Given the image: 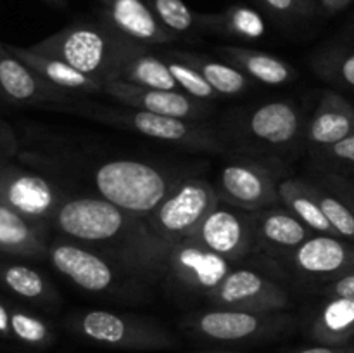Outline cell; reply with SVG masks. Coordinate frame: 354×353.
<instances>
[{"label": "cell", "instance_id": "cell-1", "mask_svg": "<svg viewBox=\"0 0 354 353\" xmlns=\"http://www.w3.org/2000/svg\"><path fill=\"white\" fill-rule=\"evenodd\" d=\"M52 227L133 277L152 280L168 272L173 246L152 230L147 218L128 213L100 196H66L52 218Z\"/></svg>", "mask_w": 354, "mask_h": 353}, {"label": "cell", "instance_id": "cell-2", "mask_svg": "<svg viewBox=\"0 0 354 353\" xmlns=\"http://www.w3.org/2000/svg\"><path fill=\"white\" fill-rule=\"evenodd\" d=\"M140 42L124 37L104 19L78 21L31 45V51L55 57L99 82L116 80L121 62Z\"/></svg>", "mask_w": 354, "mask_h": 353}, {"label": "cell", "instance_id": "cell-3", "mask_svg": "<svg viewBox=\"0 0 354 353\" xmlns=\"http://www.w3.org/2000/svg\"><path fill=\"white\" fill-rule=\"evenodd\" d=\"M180 182L159 166L137 159H111L93 172L99 196L138 217H149Z\"/></svg>", "mask_w": 354, "mask_h": 353}, {"label": "cell", "instance_id": "cell-4", "mask_svg": "<svg viewBox=\"0 0 354 353\" xmlns=\"http://www.w3.org/2000/svg\"><path fill=\"white\" fill-rule=\"evenodd\" d=\"M78 107L80 109H76V107L66 104V111L93 118V120L113 125V127L128 128L135 134L145 135V137L154 138V141L182 145L190 151L221 152L227 147L218 132L211 130L201 123H192L189 120L162 116V114L133 109V107H128V109H113V107L106 106Z\"/></svg>", "mask_w": 354, "mask_h": 353}, {"label": "cell", "instance_id": "cell-5", "mask_svg": "<svg viewBox=\"0 0 354 353\" xmlns=\"http://www.w3.org/2000/svg\"><path fill=\"white\" fill-rule=\"evenodd\" d=\"M73 331L88 341L118 350H165L176 345V338L151 318L116 314L109 310L80 311L71 318Z\"/></svg>", "mask_w": 354, "mask_h": 353}, {"label": "cell", "instance_id": "cell-6", "mask_svg": "<svg viewBox=\"0 0 354 353\" xmlns=\"http://www.w3.org/2000/svg\"><path fill=\"white\" fill-rule=\"evenodd\" d=\"M220 203L216 185L203 179H187L145 218L152 230L173 246L196 234L204 218Z\"/></svg>", "mask_w": 354, "mask_h": 353}, {"label": "cell", "instance_id": "cell-7", "mask_svg": "<svg viewBox=\"0 0 354 353\" xmlns=\"http://www.w3.org/2000/svg\"><path fill=\"white\" fill-rule=\"evenodd\" d=\"M64 197L61 187L47 176L21 168L12 159L0 161V204L28 220L50 228Z\"/></svg>", "mask_w": 354, "mask_h": 353}, {"label": "cell", "instance_id": "cell-8", "mask_svg": "<svg viewBox=\"0 0 354 353\" xmlns=\"http://www.w3.org/2000/svg\"><path fill=\"white\" fill-rule=\"evenodd\" d=\"M47 258L59 273L68 277L73 284L83 291L95 294H116L124 289L121 284V273L131 275L118 263L99 255L71 239H57L50 242ZM133 277V275H131Z\"/></svg>", "mask_w": 354, "mask_h": 353}, {"label": "cell", "instance_id": "cell-9", "mask_svg": "<svg viewBox=\"0 0 354 353\" xmlns=\"http://www.w3.org/2000/svg\"><path fill=\"white\" fill-rule=\"evenodd\" d=\"M183 325L196 334L213 341H249V339L268 338L277 332L286 331L292 325V317L280 311L232 310V308H214L190 314Z\"/></svg>", "mask_w": 354, "mask_h": 353}, {"label": "cell", "instance_id": "cell-10", "mask_svg": "<svg viewBox=\"0 0 354 353\" xmlns=\"http://www.w3.org/2000/svg\"><path fill=\"white\" fill-rule=\"evenodd\" d=\"M280 180L270 165L242 158L221 168L216 190L221 203L245 211H258L280 204Z\"/></svg>", "mask_w": 354, "mask_h": 353}, {"label": "cell", "instance_id": "cell-11", "mask_svg": "<svg viewBox=\"0 0 354 353\" xmlns=\"http://www.w3.org/2000/svg\"><path fill=\"white\" fill-rule=\"evenodd\" d=\"M230 270L232 262L190 235L173 244L166 273L183 289L207 298L223 282Z\"/></svg>", "mask_w": 354, "mask_h": 353}, {"label": "cell", "instance_id": "cell-12", "mask_svg": "<svg viewBox=\"0 0 354 353\" xmlns=\"http://www.w3.org/2000/svg\"><path fill=\"white\" fill-rule=\"evenodd\" d=\"M216 308L258 311H282L290 296L282 286L249 269H232L223 282L206 298Z\"/></svg>", "mask_w": 354, "mask_h": 353}, {"label": "cell", "instance_id": "cell-13", "mask_svg": "<svg viewBox=\"0 0 354 353\" xmlns=\"http://www.w3.org/2000/svg\"><path fill=\"white\" fill-rule=\"evenodd\" d=\"M194 237L228 262H241L254 251L252 211L220 203L204 218Z\"/></svg>", "mask_w": 354, "mask_h": 353}, {"label": "cell", "instance_id": "cell-14", "mask_svg": "<svg viewBox=\"0 0 354 353\" xmlns=\"http://www.w3.org/2000/svg\"><path fill=\"white\" fill-rule=\"evenodd\" d=\"M104 93L127 107L149 111V113L162 114V116L180 118V120H203L211 111L206 100L196 99L180 90L149 89V87L133 85L121 80L104 82Z\"/></svg>", "mask_w": 354, "mask_h": 353}, {"label": "cell", "instance_id": "cell-15", "mask_svg": "<svg viewBox=\"0 0 354 353\" xmlns=\"http://www.w3.org/2000/svg\"><path fill=\"white\" fill-rule=\"evenodd\" d=\"M289 260L297 275L330 282L354 270V242L337 235L313 234Z\"/></svg>", "mask_w": 354, "mask_h": 353}, {"label": "cell", "instance_id": "cell-16", "mask_svg": "<svg viewBox=\"0 0 354 353\" xmlns=\"http://www.w3.org/2000/svg\"><path fill=\"white\" fill-rule=\"evenodd\" d=\"M301 113L289 100H273L252 109L242 121L244 137L268 151H289L301 135Z\"/></svg>", "mask_w": 354, "mask_h": 353}, {"label": "cell", "instance_id": "cell-17", "mask_svg": "<svg viewBox=\"0 0 354 353\" xmlns=\"http://www.w3.org/2000/svg\"><path fill=\"white\" fill-rule=\"evenodd\" d=\"M252 224L254 251L258 249L273 258L289 260V256L313 235L306 224L279 204L252 211Z\"/></svg>", "mask_w": 354, "mask_h": 353}, {"label": "cell", "instance_id": "cell-18", "mask_svg": "<svg viewBox=\"0 0 354 353\" xmlns=\"http://www.w3.org/2000/svg\"><path fill=\"white\" fill-rule=\"evenodd\" d=\"M0 93L17 104H69L71 96L24 64L0 42Z\"/></svg>", "mask_w": 354, "mask_h": 353}, {"label": "cell", "instance_id": "cell-19", "mask_svg": "<svg viewBox=\"0 0 354 353\" xmlns=\"http://www.w3.org/2000/svg\"><path fill=\"white\" fill-rule=\"evenodd\" d=\"M100 19L124 37L145 45H162L178 40L166 30L145 0H100Z\"/></svg>", "mask_w": 354, "mask_h": 353}, {"label": "cell", "instance_id": "cell-20", "mask_svg": "<svg viewBox=\"0 0 354 353\" xmlns=\"http://www.w3.org/2000/svg\"><path fill=\"white\" fill-rule=\"evenodd\" d=\"M354 134V106L344 96L327 90L322 96L310 125L308 142L313 151L334 145Z\"/></svg>", "mask_w": 354, "mask_h": 353}, {"label": "cell", "instance_id": "cell-21", "mask_svg": "<svg viewBox=\"0 0 354 353\" xmlns=\"http://www.w3.org/2000/svg\"><path fill=\"white\" fill-rule=\"evenodd\" d=\"M14 55L21 59L26 66H30L35 73L47 80L57 89L68 93H104V83L95 78L83 75L73 66L66 64L55 57L38 54L30 47H17V45H7Z\"/></svg>", "mask_w": 354, "mask_h": 353}, {"label": "cell", "instance_id": "cell-22", "mask_svg": "<svg viewBox=\"0 0 354 353\" xmlns=\"http://www.w3.org/2000/svg\"><path fill=\"white\" fill-rule=\"evenodd\" d=\"M48 228L0 204V253L28 258L47 256Z\"/></svg>", "mask_w": 354, "mask_h": 353}, {"label": "cell", "instance_id": "cell-23", "mask_svg": "<svg viewBox=\"0 0 354 353\" xmlns=\"http://www.w3.org/2000/svg\"><path fill=\"white\" fill-rule=\"evenodd\" d=\"M218 54L242 73H245L249 78L265 83V85H283V83L292 82L296 76V71L289 62L265 51L225 45L218 48Z\"/></svg>", "mask_w": 354, "mask_h": 353}, {"label": "cell", "instance_id": "cell-24", "mask_svg": "<svg viewBox=\"0 0 354 353\" xmlns=\"http://www.w3.org/2000/svg\"><path fill=\"white\" fill-rule=\"evenodd\" d=\"M197 30L209 31L221 37L241 38V40H258L265 35L266 24L261 14L248 6L227 7L221 12H197Z\"/></svg>", "mask_w": 354, "mask_h": 353}, {"label": "cell", "instance_id": "cell-25", "mask_svg": "<svg viewBox=\"0 0 354 353\" xmlns=\"http://www.w3.org/2000/svg\"><path fill=\"white\" fill-rule=\"evenodd\" d=\"M310 334L320 345H349L354 338V300L327 298L311 322Z\"/></svg>", "mask_w": 354, "mask_h": 353}, {"label": "cell", "instance_id": "cell-26", "mask_svg": "<svg viewBox=\"0 0 354 353\" xmlns=\"http://www.w3.org/2000/svg\"><path fill=\"white\" fill-rule=\"evenodd\" d=\"M116 80L161 90H180L169 73L168 62L151 52V45L142 44L135 48L118 69ZM182 92V90H180Z\"/></svg>", "mask_w": 354, "mask_h": 353}, {"label": "cell", "instance_id": "cell-27", "mask_svg": "<svg viewBox=\"0 0 354 353\" xmlns=\"http://www.w3.org/2000/svg\"><path fill=\"white\" fill-rule=\"evenodd\" d=\"M280 204L296 215L303 224H306L315 234L337 235L335 228L322 211L320 204L317 203L315 196L311 194L310 182L296 176H283L279 182Z\"/></svg>", "mask_w": 354, "mask_h": 353}, {"label": "cell", "instance_id": "cell-28", "mask_svg": "<svg viewBox=\"0 0 354 353\" xmlns=\"http://www.w3.org/2000/svg\"><path fill=\"white\" fill-rule=\"evenodd\" d=\"M162 54L187 62L197 69L204 80L216 90L218 96H239L251 87V78L230 62L214 61L207 55L189 51H166Z\"/></svg>", "mask_w": 354, "mask_h": 353}, {"label": "cell", "instance_id": "cell-29", "mask_svg": "<svg viewBox=\"0 0 354 353\" xmlns=\"http://www.w3.org/2000/svg\"><path fill=\"white\" fill-rule=\"evenodd\" d=\"M0 282L16 296L35 301V303L54 305L61 300L47 277L28 265H19V263L0 265Z\"/></svg>", "mask_w": 354, "mask_h": 353}, {"label": "cell", "instance_id": "cell-30", "mask_svg": "<svg viewBox=\"0 0 354 353\" xmlns=\"http://www.w3.org/2000/svg\"><path fill=\"white\" fill-rule=\"evenodd\" d=\"M313 64L322 78L354 92V40L325 47L318 52Z\"/></svg>", "mask_w": 354, "mask_h": 353}, {"label": "cell", "instance_id": "cell-31", "mask_svg": "<svg viewBox=\"0 0 354 353\" xmlns=\"http://www.w3.org/2000/svg\"><path fill=\"white\" fill-rule=\"evenodd\" d=\"M310 189L327 220L330 221V225L339 234V237L354 242V213L351 208L322 180L320 182H310Z\"/></svg>", "mask_w": 354, "mask_h": 353}, {"label": "cell", "instance_id": "cell-32", "mask_svg": "<svg viewBox=\"0 0 354 353\" xmlns=\"http://www.w3.org/2000/svg\"><path fill=\"white\" fill-rule=\"evenodd\" d=\"M159 23L176 37L197 30V12L187 7L183 0H145Z\"/></svg>", "mask_w": 354, "mask_h": 353}, {"label": "cell", "instance_id": "cell-33", "mask_svg": "<svg viewBox=\"0 0 354 353\" xmlns=\"http://www.w3.org/2000/svg\"><path fill=\"white\" fill-rule=\"evenodd\" d=\"M10 334L17 341L30 346H47L54 339L44 318L19 308H10Z\"/></svg>", "mask_w": 354, "mask_h": 353}, {"label": "cell", "instance_id": "cell-34", "mask_svg": "<svg viewBox=\"0 0 354 353\" xmlns=\"http://www.w3.org/2000/svg\"><path fill=\"white\" fill-rule=\"evenodd\" d=\"M161 57L168 62L169 73L175 78L176 85L182 92L189 93V96L196 97L201 100H213L216 97H220L216 93V90L209 85V83L204 80V76L201 75L197 69H194L192 66H189L187 62L178 61L175 57H169V55L161 54Z\"/></svg>", "mask_w": 354, "mask_h": 353}, {"label": "cell", "instance_id": "cell-35", "mask_svg": "<svg viewBox=\"0 0 354 353\" xmlns=\"http://www.w3.org/2000/svg\"><path fill=\"white\" fill-rule=\"evenodd\" d=\"M317 152L324 165L334 170V173H354V134Z\"/></svg>", "mask_w": 354, "mask_h": 353}, {"label": "cell", "instance_id": "cell-36", "mask_svg": "<svg viewBox=\"0 0 354 353\" xmlns=\"http://www.w3.org/2000/svg\"><path fill=\"white\" fill-rule=\"evenodd\" d=\"M268 12L280 19H301V17H315L306 0H258Z\"/></svg>", "mask_w": 354, "mask_h": 353}, {"label": "cell", "instance_id": "cell-37", "mask_svg": "<svg viewBox=\"0 0 354 353\" xmlns=\"http://www.w3.org/2000/svg\"><path fill=\"white\" fill-rule=\"evenodd\" d=\"M322 182H324L325 185L330 187V189L334 190V192L337 194V196L341 197V199L344 201L349 208H351L353 213H354V182L353 180H349L348 176L341 175V173L330 172V173H327V175L322 176Z\"/></svg>", "mask_w": 354, "mask_h": 353}, {"label": "cell", "instance_id": "cell-38", "mask_svg": "<svg viewBox=\"0 0 354 353\" xmlns=\"http://www.w3.org/2000/svg\"><path fill=\"white\" fill-rule=\"evenodd\" d=\"M322 294L325 298H346V300H354V270L346 273V275L330 280V282H325L324 287H322Z\"/></svg>", "mask_w": 354, "mask_h": 353}, {"label": "cell", "instance_id": "cell-39", "mask_svg": "<svg viewBox=\"0 0 354 353\" xmlns=\"http://www.w3.org/2000/svg\"><path fill=\"white\" fill-rule=\"evenodd\" d=\"M17 138L14 135L12 128L2 121L0 123V161H6V159H12L17 154Z\"/></svg>", "mask_w": 354, "mask_h": 353}, {"label": "cell", "instance_id": "cell-40", "mask_svg": "<svg viewBox=\"0 0 354 353\" xmlns=\"http://www.w3.org/2000/svg\"><path fill=\"white\" fill-rule=\"evenodd\" d=\"M353 0H306L313 16H330L348 7Z\"/></svg>", "mask_w": 354, "mask_h": 353}, {"label": "cell", "instance_id": "cell-41", "mask_svg": "<svg viewBox=\"0 0 354 353\" xmlns=\"http://www.w3.org/2000/svg\"><path fill=\"white\" fill-rule=\"evenodd\" d=\"M296 353H354V345H341V346L320 345V346H311V348L299 350V352Z\"/></svg>", "mask_w": 354, "mask_h": 353}, {"label": "cell", "instance_id": "cell-42", "mask_svg": "<svg viewBox=\"0 0 354 353\" xmlns=\"http://www.w3.org/2000/svg\"><path fill=\"white\" fill-rule=\"evenodd\" d=\"M0 336L12 338L10 334V307L0 301Z\"/></svg>", "mask_w": 354, "mask_h": 353}, {"label": "cell", "instance_id": "cell-43", "mask_svg": "<svg viewBox=\"0 0 354 353\" xmlns=\"http://www.w3.org/2000/svg\"><path fill=\"white\" fill-rule=\"evenodd\" d=\"M0 97H2V93H0Z\"/></svg>", "mask_w": 354, "mask_h": 353}, {"label": "cell", "instance_id": "cell-44", "mask_svg": "<svg viewBox=\"0 0 354 353\" xmlns=\"http://www.w3.org/2000/svg\"><path fill=\"white\" fill-rule=\"evenodd\" d=\"M0 123H2V120H0Z\"/></svg>", "mask_w": 354, "mask_h": 353}, {"label": "cell", "instance_id": "cell-45", "mask_svg": "<svg viewBox=\"0 0 354 353\" xmlns=\"http://www.w3.org/2000/svg\"><path fill=\"white\" fill-rule=\"evenodd\" d=\"M218 353H220V352H218Z\"/></svg>", "mask_w": 354, "mask_h": 353}]
</instances>
